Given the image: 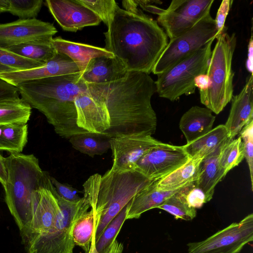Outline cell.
Masks as SVG:
<instances>
[{"label":"cell","mask_w":253,"mask_h":253,"mask_svg":"<svg viewBox=\"0 0 253 253\" xmlns=\"http://www.w3.org/2000/svg\"><path fill=\"white\" fill-rule=\"evenodd\" d=\"M86 84L103 100L108 113L110 127L102 134L111 138L155 133L157 118L151 98L156 86L149 74L127 72L118 80Z\"/></svg>","instance_id":"obj_1"},{"label":"cell","mask_w":253,"mask_h":253,"mask_svg":"<svg viewBox=\"0 0 253 253\" xmlns=\"http://www.w3.org/2000/svg\"><path fill=\"white\" fill-rule=\"evenodd\" d=\"M107 27L104 48L127 72L150 74L169 42L157 21L141 9L134 13L117 4Z\"/></svg>","instance_id":"obj_2"},{"label":"cell","mask_w":253,"mask_h":253,"mask_svg":"<svg viewBox=\"0 0 253 253\" xmlns=\"http://www.w3.org/2000/svg\"><path fill=\"white\" fill-rule=\"evenodd\" d=\"M16 87L21 98L42 113L60 136L89 132L77 124L75 100L87 89L80 73L28 81Z\"/></svg>","instance_id":"obj_3"},{"label":"cell","mask_w":253,"mask_h":253,"mask_svg":"<svg viewBox=\"0 0 253 253\" xmlns=\"http://www.w3.org/2000/svg\"><path fill=\"white\" fill-rule=\"evenodd\" d=\"M4 162L7 176L3 188L5 202L20 231L33 218L37 191L48 173L42 169L34 154L10 153Z\"/></svg>","instance_id":"obj_4"},{"label":"cell","mask_w":253,"mask_h":253,"mask_svg":"<svg viewBox=\"0 0 253 253\" xmlns=\"http://www.w3.org/2000/svg\"><path fill=\"white\" fill-rule=\"evenodd\" d=\"M154 180L135 168L120 170L111 167L101 176L95 207L100 219L94 234L95 242L132 198Z\"/></svg>","instance_id":"obj_5"},{"label":"cell","mask_w":253,"mask_h":253,"mask_svg":"<svg viewBox=\"0 0 253 253\" xmlns=\"http://www.w3.org/2000/svg\"><path fill=\"white\" fill-rule=\"evenodd\" d=\"M207 71L210 84L208 89L200 91L202 104L215 114L220 113L233 95L234 73L232 68L233 54L237 45L235 34L226 31L215 38Z\"/></svg>","instance_id":"obj_6"},{"label":"cell","mask_w":253,"mask_h":253,"mask_svg":"<svg viewBox=\"0 0 253 253\" xmlns=\"http://www.w3.org/2000/svg\"><path fill=\"white\" fill-rule=\"evenodd\" d=\"M50 187L61 213L50 230L34 236L23 244L27 253H73L75 244L71 234L72 226L90 208V202L85 195L78 202H69L57 195L53 185Z\"/></svg>","instance_id":"obj_7"},{"label":"cell","mask_w":253,"mask_h":253,"mask_svg":"<svg viewBox=\"0 0 253 253\" xmlns=\"http://www.w3.org/2000/svg\"><path fill=\"white\" fill-rule=\"evenodd\" d=\"M211 40L195 52L162 73L157 75L156 92L171 101L195 92V79L206 74L211 53Z\"/></svg>","instance_id":"obj_8"},{"label":"cell","mask_w":253,"mask_h":253,"mask_svg":"<svg viewBox=\"0 0 253 253\" xmlns=\"http://www.w3.org/2000/svg\"><path fill=\"white\" fill-rule=\"evenodd\" d=\"M217 31L215 22L211 13L201 19L189 31L170 40L155 63L152 73L158 75L183 60L215 40Z\"/></svg>","instance_id":"obj_9"},{"label":"cell","mask_w":253,"mask_h":253,"mask_svg":"<svg viewBox=\"0 0 253 253\" xmlns=\"http://www.w3.org/2000/svg\"><path fill=\"white\" fill-rule=\"evenodd\" d=\"M253 240V214L234 222L205 240L187 244L188 253H239Z\"/></svg>","instance_id":"obj_10"},{"label":"cell","mask_w":253,"mask_h":253,"mask_svg":"<svg viewBox=\"0 0 253 253\" xmlns=\"http://www.w3.org/2000/svg\"><path fill=\"white\" fill-rule=\"evenodd\" d=\"M213 2L214 0H173L156 21L171 40L189 31L210 13Z\"/></svg>","instance_id":"obj_11"},{"label":"cell","mask_w":253,"mask_h":253,"mask_svg":"<svg viewBox=\"0 0 253 253\" xmlns=\"http://www.w3.org/2000/svg\"><path fill=\"white\" fill-rule=\"evenodd\" d=\"M189 159L183 146L161 142L136 162L135 168L149 178L157 180L180 168Z\"/></svg>","instance_id":"obj_12"},{"label":"cell","mask_w":253,"mask_h":253,"mask_svg":"<svg viewBox=\"0 0 253 253\" xmlns=\"http://www.w3.org/2000/svg\"><path fill=\"white\" fill-rule=\"evenodd\" d=\"M50 176L48 174L43 184L37 191L32 220L20 231L22 244L32 237L50 230L61 213L57 200L49 188Z\"/></svg>","instance_id":"obj_13"},{"label":"cell","mask_w":253,"mask_h":253,"mask_svg":"<svg viewBox=\"0 0 253 253\" xmlns=\"http://www.w3.org/2000/svg\"><path fill=\"white\" fill-rule=\"evenodd\" d=\"M57 31L53 24L36 18L0 24V48L25 42L51 41Z\"/></svg>","instance_id":"obj_14"},{"label":"cell","mask_w":253,"mask_h":253,"mask_svg":"<svg viewBox=\"0 0 253 253\" xmlns=\"http://www.w3.org/2000/svg\"><path fill=\"white\" fill-rule=\"evenodd\" d=\"M113 163L112 167L120 170L135 168L136 162L147 152L161 143L151 135H126L109 140Z\"/></svg>","instance_id":"obj_15"},{"label":"cell","mask_w":253,"mask_h":253,"mask_svg":"<svg viewBox=\"0 0 253 253\" xmlns=\"http://www.w3.org/2000/svg\"><path fill=\"white\" fill-rule=\"evenodd\" d=\"M77 124L89 132L102 133L110 127V119L101 98L88 88L76 97Z\"/></svg>","instance_id":"obj_16"},{"label":"cell","mask_w":253,"mask_h":253,"mask_svg":"<svg viewBox=\"0 0 253 253\" xmlns=\"http://www.w3.org/2000/svg\"><path fill=\"white\" fill-rule=\"evenodd\" d=\"M50 12L62 29L75 32L85 27L98 25L101 19L77 0H46Z\"/></svg>","instance_id":"obj_17"},{"label":"cell","mask_w":253,"mask_h":253,"mask_svg":"<svg viewBox=\"0 0 253 253\" xmlns=\"http://www.w3.org/2000/svg\"><path fill=\"white\" fill-rule=\"evenodd\" d=\"M80 73L78 66L66 55L57 52L43 66L29 70L5 73L0 78L16 86L28 81Z\"/></svg>","instance_id":"obj_18"},{"label":"cell","mask_w":253,"mask_h":253,"mask_svg":"<svg viewBox=\"0 0 253 253\" xmlns=\"http://www.w3.org/2000/svg\"><path fill=\"white\" fill-rule=\"evenodd\" d=\"M228 119L224 126L229 139L238 134L244 127L253 121V77L247 78L246 84L240 92L233 95Z\"/></svg>","instance_id":"obj_19"},{"label":"cell","mask_w":253,"mask_h":253,"mask_svg":"<svg viewBox=\"0 0 253 253\" xmlns=\"http://www.w3.org/2000/svg\"><path fill=\"white\" fill-rule=\"evenodd\" d=\"M51 42L57 52L66 55L76 64L81 75L92 59L101 56L115 57L104 48L69 41L60 37L53 38Z\"/></svg>","instance_id":"obj_20"},{"label":"cell","mask_w":253,"mask_h":253,"mask_svg":"<svg viewBox=\"0 0 253 253\" xmlns=\"http://www.w3.org/2000/svg\"><path fill=\"white\" fill-rule=\"evenodd\" d=\"M183 187L169 191L159 190L156 186V180H154L128 202L126 220L139 218L144 212L157 208Z\"/></svg>","instance_id":"obj_21"},{"label":"cell","mask_w":253,"mask_h":253,"mask_svg":"<svg viewBox=\"0 0 253 253\" xmlns=\"http://www.w3.org/2000/svg\"><path fill=\"white\" fill-rule=\"evenodd\" d=\"M206 107L194 106L183 114L179 126L187 143H189L209 132L213 128L215 117Z\"/></svg>","instance_id":"obj_22"},{"label":"cell","mask_w":253,"mask_h":253,"mask_svg":"<svg viewBox=\"0 0 253 253\" xmlns=\"http://www.w3.org/2000/svg\"><path fill=\"white\" fill-rule=\"evenodd\" d=\"M127 72L115 57L101 56L89 61L81 77L87 84H104L121 79Z\"/></svg>","instance_id":"obj_23"},{"label":"cell","mask_w":253,"mask_h":253,"mask_svg":"<svg viewBox=\"0 0 253 253\" xmlns=\"http://www.w3.org/2000/svg\"><path fill=\"white\" fill-rule=\"evenodd\" d=\"M228 139L224 125H220L183 147L189 158L203 159L221 149Z\"/></svg>","instance_id":"obj_24"},{"label":"cell","mask_w":253,"mask_h":253,"mask_svg":"<svg viewBox=\"0 0 253 253\" xmlns=\"http://www.w3.org/2000/svg\"><path fill=\"white\" fill-rule=\"evenodd\" d=\"M220 150L202 160L195 182L197 187L205 195L208 202L212 198L216 185L226 176L219 166Z\"/></svg>","instance_id":"obj_25"},{"label":"cell","mask_w":253,"mask_h":253,"mask_svg":"<svg viewBox=\"0 0 253 253\" xmlns=\"http://www.w3.org/2000/svg\"><path fill=\"white\" fill-rule=\"evenodd\" d=\"M202 160V158H190L180 168L167 176L156 180L157 188L162 190H173L195 182L197 179Z\"/></svg>","instance_id":"obj_26"},{"label":"cell","mask_w":253,"mask_h":253,"mask_svg":"<svg viewBox=\"0 0 253 253\" xmlns=\"http://www.w3.org/2000/svg\"><path fill=\"white\" fill-rule=\"evenodd\" d=\"M90 208L89 211L74 223L71 230L75 245L82 248L85 253L89 252L93 236L100 219L95 212V209Z\"/></svg>","instance_id":"obj_27"},{"label":"cell","mask_w":253,"mask_h":253,"mask_svg":"<svg viewBox=\"0 0 253 253\" xmlns=\"http://www.w3.org/2000/svg\"><path fill=\"white\" fill-rule=\"evenodd\" d=\"M110 139L102 133L86 132L72 136L69 142L74 149L93 158L110 149Z\"/></svg>","instance_id":"obj_28"},{"label":"cell","mask_w":253,"mask_h":253,"mask_svg":"<svg viewBox=\"0 0 253 253\" xmlns=\"http://www.w3.org/2000/svg\"><path fill=\"white\" fill-rule=\"evenodd\" d=\"M28 125L17 123L2 125L0 137V150L21 153L28 141Z\"/></svg>","instance_id":"obj_29"},{"label":"cell","mask_w":253,"mask_h":253,"mask_svg":"<svg viewBox=\"0 0 253 253\" xmlns=\"http://www.w3.org/2000/svg\"><path fill=\"white\" fill-rule=\"evenodd\" d=\"M51 41L30 42L15 45L6 49L23 58L46 62L57 52Z\"/></svg>","instance_id":"obj_30"},{"label":"cell","mask_w":253,"mask_h":253,"mask_svg":"<svg viewBox=\"0 0 253 253\" xmlns=\"http://www.w3.org/2000/svg\"><path fill=\"white\" fill-rule=\"evenodd\" d=\"M32 113L31 107L21 98L0 102V125L27 123Z\"/></svg>","instance_id":"obj_31"},{"label":"cell","mask_w":253,"mask_h":253,"mask_svg":"<svg viewBox=\"0 0 253 253\" xmlns=\"http://www.w3.org/2000/svg\"><path fill=\"white\" fill-rule=\"evenodd\" d=\"M244 159L243 144L240 137L228 139L221 148L218 158L219 166L226 175L239 165Z\"/></svg>","instance_id":"obj_32"},{"label":"cell","mask_w":253,"mask_h":253,"mask_svg":"<svg viewBox=\"0 0 253 253\" xmlns=\"http://www.w3.org/2000/svg\"><path fill=\"white\" fill-rule=\"evenodd\" d=\"M45 63L23 58L0 48V75L38 68Z\"/></svg>","instance_id":"obj_33"},{"label":"cell","mask_w":253,"mask_h":253,"mask_svg":"<svg viewBox=\"0 0 253 253\" xmlns=\"http://www.w3.org/2000/svg\"><path fill=\"white\" fill-rule=\"evenodd\" d=\"M127 204L109 223L98 239L95 242L98 253H108L109 251L126 220Z\"/></svg>","instance_id":"obj_34"},{"label":"cell","mask_w":253,"mask_h":253,"mask_svg":"<svg viewBox=\"0 0 253 253\" xmlns=\"http://www.w3.org/2000/svg\"><path fill=\"white\" fill-rule=\"evenodd\" d=\"M185 186L167 199L157 208L166 211L176 219L185 220L193 219L196 215V210L187 204L181 194Z\"/></svg>","instance_id":"obj_35"},{"label":"cell","mask_w":253,"mask_h":253,"mask_svg":"<svg viewBox=\"0 0 253 253\" xmlns=\"http://www.w3.org/2000/svg\"><path fill=\"white\" fill-rule=\"evenodd\" d=\"M42 0H10L8 12L20 19L36 18L43 3Z\"/></svg>","instance_id":"obj_36"},{"label":"cell","mask_w":253,"mask_h":253,"mask_svg":"<svg viewBox=\"0 0 253 253\" xmlns=\"http://www.w3.org/2000/svg\"><path fill=\"white\" fill-rule=\"evenodd\" d=\"M77 0L92 11L106 26L118 4L114 0Z\"/></svg>","instance_id":"obj_37"},{"label":"cell","mask_w":253,"mask_h":253,"mask_svg":"<svg viewBox=\"0 0 253 253\" xmlns=\"http://www.w3.org/2000/svg\"><path fill=\"white\" fill-rule=\"evenodd\" d=\"M244 152V158L247 162L251 181V187L253 188V121H251L240 132Z\"/></svg>","instance_id":"obj_38"},{"label":"cell","mask_w":253,"mask_h":253,"mask_svg":"<svg viewBox=\"0 0 253 253\" xmlns=\"http://www.w3.org/2000/svg\"><path fill=\"white\" fill-rule=\"evenodd\" d=\"M195 182L185 186L181 194L187 204L196 209L201 208L208 201L205 195L197 187Z\"/></svg>","instance_id":"obj_39"},{"label":"cell","mask_w":253,"mask_h":253,"mask_svg":"<svg viewBox=\"0 0 253 253\" xmlns=\"http://www.w3.org/2000/svg\"><path fill=\"white\" fill-rule=\"evenodd\" d=\"M50 178L56 193L61 198L72 202H78L82 199L78 195L80 191L71 185L67 183H62L51 176Z\"/></svg>","instance_id":"obj_40"},{"label":"cell","mask_w":253,"mask_h":253,"mask_svg":"<svg viewBox=\"0 0 253 253\" xmlns=\"http://www.w3.org/2000/svg\"><path fill=\"white\" fill-rule=\"evenodd\" d=\"M233 2L232 0H223L221 2L214 19L217 31L216 36L225 31V20Z\"/></svg>","instance_id":"obj_41"},{"label":"cell","mask_w":253,"mask_h":253,"mask_svg":"<svg viewBox=\"0 0 253 253\" xmlns=\"http://www.w3.org/2000/svg\"><path fill=\"white\" fill-rule=\"evenodd\" d=\"M18 88L0 78V102L20 99Z\"/></svg>","instance_id":"obj_42"},{"label":"cell","mask_w":253,"mask_h":253,"mask_svg":"<svg viewBox=\"0 0 253 253\" xmlns=\"http://www.w3.org/2000/svg\"><path fill=\"white\" fill-rule=\"evenodd\" d=\"M138 6H140L145 11L152 13L154 14L160 15L164 11V9L160 8L155 4H161L162 3L160 0H136Z\"/></svg>","instance_id":"obj_43"},{"label":"cell","mask_w":253,"mask_h":253,"mask_svg":"<svg viewBox=\"0 0 253 253\" xmlns=\"http://www.w3.org/2000/svg\"><path fill=\"white\" fill-rule=\"evenodd\" d=\"M124 245L119 242L117 239L114 241L108 253H123ZM88 253H98L95 248L94 236L93 235Z\"/></svg>","instance_id":"obj_44"},{"label":"cell","mask_w":253,"mask_h":253,"mask_svg":"<svg viewBox=\"0 0 253 253\" xmlns=\"http://www.w3.org/2000/svg\"><path fill=\"white\" fill-rule=\"evenodd\" d=\"M195 85L200 91L207 90L209 86L210 82L207 75L201 74L195 79Z\"/></svg>","instance_id":"obj_45"},{"label":"cell","mask_w":253,"mask_h":253,"mask_svg":"<svg viewBox=\"0 0 253 253\" xmlns=\"http://www.w3.org/2000/svg\"><path fill=\"white\" fill-rule=\"evenodd\" d=\"M251 31V36L248 46V58L246 61V66L249 73L250 74H253V40L252 30Z\"/></svg>","instance_id":"obj_46"},{"label":"cell","mask_w":253,"mask_h":253,"mask_svg":"<svg viewBox=\"0 0 253 253\" xmlns=\"http://www.w3.org/2000/svg\"><path fill=\"white\" fill-rule=\"evenodd\" d=\"M7 170L4 162V157L0 153V183L4 188L7 181Z\"/></svg>","instance_id":"obj_47"},{"label":"cell","mask_w":253,"mask_h":253,"mask_svg":"<svg viewBox=\"0 0 253 253\" xmlns=\"http://www.w3.org/2000/svg\"><path fill=\"white\" fill-rule=\"evenodd\" d=\"M122 3L124 9L128 12L136 13L140 9L138 8L136 0H123Z\"/></svg>","instance_id":"obj_48"},{"label":"cell","mask_w":253,"mask_h":253,"mask_svg":"<svg viewBox=\"0 0 253 253\" xmlns=\"http://www.w3.org/2000/svg\"><path fill=\"white\" fill-rule=\"evenodd\" d=\"M9 0H0V13L8 12L9 9Z\"/></svg>","instance_id":"obj_49"},{"label":"cell","mask_w":253,"mask_h":253,"mask_svg":"<svg viewBox=\"0 0 253 253\" xmlns=\"http://www.w3.org/2000/svg\"><path fill=\"white\" fill-rule=\"evenodd\" d=\"M2 125H0V137L1 135V132H2Z\"/></svg>","instance_id":"obj_50"}]
</instances>
